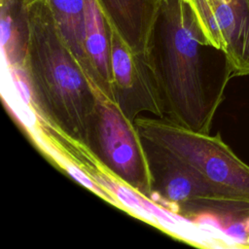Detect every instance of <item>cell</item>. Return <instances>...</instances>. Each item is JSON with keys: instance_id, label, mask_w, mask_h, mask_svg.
Wrapping results in <instances>:
<instances>
[{"instance_id": "1", "label": "cell", "mask_w": 249, "mask_h": 249, "mask_svg": "<svg viewBox=\"0 0 249 249\" xmlns=\"http://www.w3.org/2000/svg\"><path fill=\"white\" fill-rule=\"evenodd\" d=\"M144 53L164 118L209 133L234 70L228 53L207 40L185 0H160Z\"/></svg>"}, {"instance_id": "2", "label": "cell", "mask_w": 249, "mask_h": 249, "mask_svg": "<svg viewBox=\"0 0 249 249\" xmlns=\"http://www.w3.org/2000/svg\"><path fill=\"white\" fill-rule=\"evenodd\" d=\"M28 41L23 61L36 119L88 146L96 95L93 85L56 27L48 0L26 6Z\"/></svg>"}, {"instance_id": "3", "label": "cell", "mask_w": 249, "mask_h": 249, "mask_svg": "<svg viewBox=\"0 0 249 249\" xmlns=\"http://www.w3.org/2000/svg\"><path fill=\"white\" fill-rule=\"evenodd\" d=\"M134 124L142 138L182 160L227 201L249 204V165L219 133L196 132L158 117H137Z\"/></svg>"}, {"instance_id": "4", "label": "cell", "mask_w": 249, "mask_h": 249, "mask_svg": "<svg viewBox=\"0 0 249 249\" xmlns=\"http://www.w3.org/2000/svg\"><path fill=\"white\" fill-rule=\"evenodd\" d=\"M96 103L88 147L122 183L150 199L153 176L142 137L119 105L93 86Z\"/></svg>"}, {"instance_id": "5", "label": "cell", "mask_w": 249, "mask_h": 249, "mask_svg": "<svg viewBox=\"0 0 249 249\" xmlns=\"http://www.w3.org/2000/svg\"><path fill=\"white\" fill-rule=\"evenodd\" d=\"M142 140L153 176L154 191L162 197V208L183 214L187 220L190 215L202 210L248 212L249 204L227 201L194 169L171 153L144 138Z\"/></svg>"}, {"instance_id": "6", "label": "cell", "mask_w": 249, "mask_h": 249, "mask_svg": "<svg viewBox=\"0 0 249 249\" xmlns=\"http://www.w3.org/2000/svg\"><path fill=\"white\" fill-rule=\"evenodd\" d=\"M111 73L114 101L129 120L134 122L143 112L164 118L157 83L145 53L133 52L112 26Z\"/></svg>"}, {"instance_id": "7", "label": "cell", "mask_w": 249, "mask_h": 249, "mask_svg": "<svg viewBox=\"0 0 249 249\" xmlns=\"http://www.w3.org/2000/svg\"><path fill=\"white\" fill-rule=\"evenodd\" d=\"M207 40L224 50L234 76L249 75V0H185Z\"/></svg>"}, {"instance_id": "8", "label": "cell", "mask_w": 249, "mask_h": 249, "mask_svg": "<svg viewBox=\"0 0 249 249\" xmlns=\"http://www.w3.org/2000/svg\"><path fill=\"white\" fill-rule=\"evenodd\" d=\"M109 24L135 53H144L160 0H95Z\"/></svg>"}, {"instance_id": "9", "label": "cell", "mask_w": 249, "mask_h": 249, "mask_svg": "<svg viewBox=\"0 0 249 249\" xmlns=\"http://www.w3.org/2000/svg\"><path fill=\"white\" fill-rule=\"evenodd\" d=\"M85 48L92 85L114 100L111 73V26L95 0H85Z\"/></svg>"}, {"instance_id": "10", "label": "cell", "mask_w": 249, "mask_h": 249, "mask_svg": "<svg viewBox=\"0 0 249 249\" xmlns=\"http://www.w3.org/2000/svg\"><path fill=\"white\" fill-rule=\"evenodd\" d=\"M58 32L92 84L85 48V0H48Z\"/></svg>"}, {"instance_id": "11", "label": "cell", "mask_w": 249, "mask_h": 249, "mask_svg": "<svg viewBox=\"0 0 249 249\" xmlns=\"http://www.w3.org/2000/svg\"><path fill=\"white\" fill-rule=\"evenodd\" d=\"M1 48L8 68L22 66L28 41L27 9L22 0H0Z\"/></svg>"}, {"instance_id": "12", "label": "cell", "mask_w": 249, "mask_h": 249, "mask_svg": "<svg viewBox=\"0 0 249 249\" xmlns=\"http://www.w3.org/2000/svg\"><path fill=\"white\" fill-rule=\"evenodd\" d=\"M34 1H37V0H23V3H24V5H25V6H28L29 4L33 3Z\"/></svg>"}, {"instance_id": "13", "label": "cell", "mask_w": 249, "mask_h": 249, "mask_svg": "<svg viewBox=\"0 0 249 249\" xmlns=\"http://www.w3.org/2000/svg\"><path fill=\"white\" fill-rule=\"evenodd\" d=\"M22 1H23V0H22Z\"/></svg>"}]
</instances>
